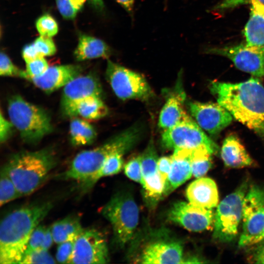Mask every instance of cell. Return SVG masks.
I'll return each mask as SVG.
<instances>
[{
  "label": "cell",
  "instance_id": "40",
  "mask_svg": "<svg viewBox=\"0 0 264 264\" xmlns=\"http://www.w3.org/2000/svg\"><path fill=\"white\" fill-rule=\"evenodd\" d=\"M58 9L65 19L71 20L74 19L78 11L73 7L70 0H56Z\"/></svg>",
  "mask_w": 264,
  "mask_h": 264
},
{
  "label": "cell",
  "instance_id": "36",
  "mask_svg": "<svg viewBox=\"0 0 264 264\" xmlns=\"http://www.w3.org/2000/svg\"><path fill=\"white\" fill-rule=\"evenodd\" d=\"M49 67L47 62L44 57L39 58L26 63V72L30 78L43 75Z\"/></svg>",
  "mask_w": 264,
  "mask_h": 264
},
{
  "label": "cell",
  "instance_id": "34",
  "mask_svg": "<svg viewBox=\"0 0 264 264\" xmlns=\"http://www.w3.org/2000/svg\"><path fill=\"white\" fill-rule=\"evenodd\" d=\"M36 28L41 36L51 37L58 31V24L55 19L48 14L40 17L36 22Z\"/></svg>",
  "mask_w": 264,
  "mask_h": 264
},
{
  "label": "cell",
  "instance_id": "3",
  "mask_svg": "<svg viewBox=\"0 0 264 264\" xmlns=\"http://www.w3.org/2000/svg\"><path fill=\"white\" fill-rule=\"evenodd\" d=\"M143 131L141 123H136L101 146L79 153L60 178L83 184L99 171L110 156L117 153L125 154L131 150L141 139Z\"/></svg>",
  "mask_w": 264,
  "mask_h": 264
},
{
  "label": "cell",
  "instance_id": "45",
  "mask_svg": "<svg viewBox=\"0 0 264 264\" xmlns=\"http://www.w3.org/2000/svg\"><path fill=\"white\" fill-rule=\"evenodd\" d=\"M54 242L51 226L46 228L42 248L48 250Z\"/></svg>",
  "mask_w": 264,
  "mask_h": 264
},
{
  "label": "cell",
  "instance_id": "9",
  "mask_svg": "<svg viewBox=\"0 0 264 264\" xmlns=\"http://www.w3.org/2000/svg\"><path fill=\"white\" fill-rule=\"evenodd\" d=\"M106 79L119 99L148 100L154 96L146 79L140 74L108 60Z\"/></svg>",
  "mask_w": 264,
  "mask_h": 264
},
{
  "label": "cell",
  "instance_id": "28",
  "mask_svg": "<svg viewBox=\"0 0 264 264\" xmlns=\"http://www.w3.org/2000/svg\"><path fill=\"white\" fill-rule=\"evenodd\" d=\"M212 154L204 149L193 150L191 155L192 175L196 178L204 176L212 167Z\"/></svg>",
  "mask_w": 264,
  "mask_h": 264
},
{
  "label": "cell",
  "instance_id": "7",
  "mask_svg": "<svg viewBox=\"0 0 264 264\" xmlns=\"http://www.w3.org/2000/svg\"><path fill=\"white\" fill-rule=\"evenodd\" d=\"M248 187L246 180L218 205L214 219L213 238L215 240L228 242L236 237L239 224L242 219L243 200Z\"/></svg>",
  "mask_w": 264,
  "mask_h": 264
},
{
  "label": "cell",
  "instance_id": "1",
  "mask_svg": "<svg viewBox=\"0 0 264 264\" xmlns=\"http://www.w3.org/2000/svg\"><path fill=\"white\" fill-rule=\"evenodd\" d=\"M209 88L218 103L264 141V87L257 77L238 83L213 81Z\"/></svg>",
  "mask_w": 264,
  "mask_h": 264
},
{
  "label": "cell",
  "instance_id": "43",
  "mask_svg": "<svg viewBox=\"0 0 264 264\" xmlns=\"http://www.w3.org/2000/svg\"><path fill=\"white\" fill-rule=\"evenodd\" d=\"M253 0H223L214 6L216 11H224L237 6L250 3ZM264 4V0H256Z\"/></svg>",
  "mask_w": 264,
  "mask_h": 264
},
{
  "label": "cell",
  "instance_id": "39",
  "mask_svg": "<svg viewBox=\"0 0 264 264\" xmlns=\"http://www.w3.org/2000/svg\"><path fill=\"white\" fill-rule=\"evenodd\" d=\"M45 229L43 225H38L35 228L29 238L25 253L42 248Z\"/></svg>",
  "mask_w": 264,
  "mask_h": 264
},
{
  "label": "cell",
  "instance_id": "14",
  "mask_svg": "<svg viewBox=\"0 0 264 264\" xmlns=\"http://www.w3.org/2000/svg\"><path fill=\"white\" fill-rule=\"evenodd\" d=\"M187 105L196 122L212 136L218 135L232 121L230 112L218 102L190 101Z\"/></svg>",
  "mask_w": 264,
  "mask_h": 264
},
{
  "label": "cell",
  "instance_id": "29",
  "mask_svg": "<svg viewBox=\"0 0 264 264\" xmlns=\"http://www.w3.org/2000/svg\"><path fill=\"white\" fill-rule=\"evenodd\" d=\"M165 183L157 172L143 178L141 184L146 198L150 202H156L163 197Z\"/></svg>",
  "mask_w": 264,
  "mask_h": 264
},
{
  "label": "cell",
  "instance_id": "5",
  "mask_svg": "<svg viewBox=\"0 0 264 264\" xmlns=\"http://www.w3.org/2000/svg\"><path fill=\"white\" fill-rule=\"evenodd\" d=\"M8 113L10 120L27 143H39L53 131L50 117L46 111L20 95L9 99Z\"/></svg>",
  "mask_w": 264,
  "mask_h": 264
},
{
  "label": "cell",
  "instance_id": "20",
  "mask_svg": "<svg viewBox=\"0 0 264 264\" xmlns=\"http://www.w3.org/2000/svg\"><path fill=\"white\" fill-rule=\"evenodd\" d=\"M220 156L225 166L241 168L253 165L254 161L239 138L235 134L228 135L220 149Z\"/></svg>",
  "mask_w": 264,
  "mask_h": 264
},
{
  "label": "cell",
  "instance_id": "42",
  "mask_svg": "<svg viewBox=\"0 0 264 264\" xmlns=\"http://www.w3.org/2000/svg\"><path fill=\"white\" fill-rule=\"evenodd\" d=\"M14 126L10 120H8L2 114H0V141L5 142L12 134Z\"/></svg>",
  "mask_w": 264,
  "mask_h": 264
},
{
  "label": "cell",
  "instance_id": "33",
  "mask_svg": "<svg viewBox=\"0 0 264 264\" xmlns=\"http://www.w3.org/2000/svg\"><path fill=\"white\" fill-rule=\"evenodd\" d=\"M0 74L2 76L18 77L28 80L26 71L17 67L8 56L3 52L0 55Z\"/></svg>",
  "mask_w": 264,
  "mask_h": 264
},
{
  "label": "cell",
  "instance_id": "46",
  "mask_svg": "<svg viewBox=\"0 0 264 264\" xmlns=\"http://www.w3.org/2000/svg\"><path fill=\"white\" fill-rule=\"evenodd\" d=\"M126 11L131 12L132 9L134 0H116Z\"/></svg>",
  "mask_w": 264,
  "mask_h": 264
},
{
  "label": "cell",
  "instance_id": "23",
  "mask_svg": "<svg viewBox=\"0 0 264 264\" xmlns=\"http://www.w3.org/2000/svg\"><path fill=\"white\" fill-rule=\"evenodd\" d=\"M110 53L109 46L103 41L96 38L82 35L74 51L78 61H84L100 57H107Z\"/></svg>",
  "mask_w": 264,
  "mask_h": 264
},
{
  "label": "cell",
  "instance_id": "15",
  "mask_svg": "<svg viewBox=\"0 0 264 264\" xmlns=\"http://www.w3.org/2000/svg\"><path fill=\"white\" fill-rule=\"evenodd\" d=\"M168 219L187 230L201 232L209 229L214 222L212 209L199 207L190 202L177 201L168 211Z\"/></svg>",
  "mask_w": 264,
  "mask_h": 264
},
{
  "label": "cell",
  "instance_id": "22",
  "mask_svg": "<svg viewBox=\"0 0 264 264\" xmlns=\"http://www.w3.org/2000/svg\"><path fill=\"white\" fill-rule=\"evenodd\" d=\"M185 97V92L180 87L169 97L159 114L158 126L160 128L164 130L168 129L187 115L184 110Z\"/></svg>",
  "mask_w": 264,
  "mask_h": 264
},
{
  "label": "cell",
  "instance_id": "41",
  "mask_svg": "<svg viewBox=\"0 0 264 264\" xmlns=\"http://www.w3.org/2000/svg\"><path fill=\"white\" fill-rule=\"evenodd\" d=\"M172 164V155L164 156L158 158L157 169L164 183H165L170 173Z\"/></svg>",
  "mask_w": 264,
  "mask_h": 264
},
{
  "label": "cell",
  "instance_id": "25",
  "mask_svg": "<svg viewBox=\"0 0 264 264\" xmlns=\"http://www.w3.org/2000/svg\"><path fill=\"white\" fill-rule=\"evenodd\" d=\"M69 135L71 144L80 146L91 144L96 139L97 133L88 121L75 117L70 123Z\"/></svg>",
  "mask_w": 264,
  "mask_h": 264
},
{
  "label": "cell",
  "instance_id": "35",
  "mask_svg": "<svg viewBox=\"0 0 264 264\" xmlns=\"http://www.w3.org/2000/svg\"><path fill=\"white\" fill-rule=\"evenodd\" d=\"M125 175L131 179L140 183L143 182L141 155L130 159L124 166Z\"/></svg>",
  "mask_w": 264,
  "mask_h": 264
},
{
  "label": "cell",
  "instance_id": "10",
  "mask_svg": "<svg viewBox=\"0 0 264 264\" xmlns=\"http://www.w3.org/2000/svg\"><path fill=\"white\" fill-rule=\"evenodd\" d=\"M243 228L239 245H250L264 226V186H251L244 198Z\"/></svg>",
  "mask_w": 264,
  "mask_h": 264
},
{
  "label": "cell",
  "instance_id": "30",
  "mask_svg": "<svg viewBox=\"0 0 264 264\" xmlns=\"http://www.w3.org/2000/svg\"><path fill=\"white\" fill-rule=\"evenodd\" d=\"M22 197L7 171L3 166L0 173V206Z\"/></svg>",
  "mask_w": 264,
  "mask_h": 264
},
{
  "label": "cell",
  "instance_id": "27",
  "mask_svg": "<svg viewBox=\"0 0 264 264\" xmlns=\"http://www.w3.org/2000/svg\"><path fill=\"white\" fill-rule=\"evenodd\" d=\"M108 109L102 98L93 97L80 104L76 110V116L89 120H96L105 116Z\"/></svg>",
  "mask_w": 264,
  "mask_h": 264
},
{
  "label": "cell",
  "instance_id": "2",
  "mask_svg": "<svg viewBox=\"0 0 264 264\" xmlns=\"http://www.w3.org/2000/svg\"><path fill=\"white\" fill-rule=\"evenodd\" d=\"M51 202L33 203L7 214L0 224V264H20L32 233L50 211Z\"/></svg>",
  "mask_w": 264,
  "mask_h": 264
},
{
  "label": "cell",
  "instance_id": "32",
  "mask_svg": "<svg viewBox=\"0 0 264 264\" xmlns=\"http://www.w3.org/2000/svg\"><path fill=\"white\" fill-rule=\"evenodd\" d=\"M55 259L47 250L39 248L25 252L20 264H55Z\"/></svg>",
  "mask_w": 264,
  "mask_h": 264
},
{
  "label": "cell",
  "instance_id": "4",
  "mask_svg": "<svg viewBox=\"0 0 264 264\" xmlns=\"http://www.w3.org/2000/svg\"><path fill=\"white\" fill-rule=\"evenodd\" d=\"M56 164L54 152L51 148H46L16 153L3 167L22 197L38 189Z\"/></svg>",
  "mask_w": 264,
  "mask_h": 264
},
{
  "label": "cell",
  "instance_id": "17",
  "mask_svg": "<svg viewBox=\"0 0 264 264\" xmlns=\"http://www.w3.org/2000/svg\"><path fill=\"white\" fill-rule=\"evenodd\" d=\"M82 66L66 65L49 67L41 76L30 78L36 87L47 94L64 88L76 77L81 75Z\"/></svg>",
  "mask_w": 264,
  "mask_h": 264
},
{
  "label": "cell",
  "instance_id": "8",
  "mask_svg": "<svg viewBox=\"0 0 264 264\" xmlns=\"http://www.w3.org/2000/svg\"><path fill=\"white\" fill-rule=\"evenodd\" d=\"M161 143L166 149H204L212 154H218L219 146L209 138L202 129L188 114L174 126L164 130Z\"/></svg>",
  "mask_w": 264,
  "mask_h": 264
},
{
  "label": "cell",
  "instance_id": "16",
  "mask_svg": "<svg viewBox=\"0 0 264 264\" xmlns=\"http://www.w3.org/2000/svg\"><path fill=\"white\" fill-rule=\"evenodd\" d=\"M140 261L142 264H184L182 245L173 241L150 242L143 249Z\"/></svg>",
  "mask_w": 264,
  "mask_h": 264
},
{
  "label": "cell",
  "instance_id": "31",
  "mask_svg": "<svg viewBox=\"0 0 264 264\" xmlns=\"http://www.w3.org/2000/svg\"><path fill=\"white\" fill-rule=\"evenodd\" d=\"M157 152L152 139L141 154V162L143 178L156 173L158 160Z\"/></svg>",
  "mask_w": 264,
  "mask_h": 264
},
{
  "label": "cell",
  "instance_id": "11",
  "mask_svg": "<svg viewBox=\"0 0 264 264\" xmlns=\"http://www.w3.org/2000/svg\"><path fill=\"white\" fill-rule=\"evenodd\" d=\"M63 89L61 100V110L63 116L73 118L76 116L78 105L93 97L102 98L103 90L97 77L92 74L80 75Z\"/></svg>",
  "mask_w": 264,
  "mask_h": 264
},
{
  "label": "cell",
  "instance_id": "13",
  "mask_svg": "<svg viewBox=\"0 0 264 264\" xmlns=\"http://www.w3.org/2000/svg\"><path fill=\"white\" fill-rule=\"evenodd\" d=\"M107 242L94 228L83 229L76 239L70 264H105L109 261Z\"/></svg>",
  "mask_w": 264,
  "mask_h": 264
},
{
  "label": "cell",
  "instance_id": "44",
  "mask_svg": "<svg viewBox=\"0 0 264 264\" xmlns=\"http://www.w3.org/2000/svg\"><path fill=\"white\" fill-rule=\"evenodd\" d=\"M22 56L25 63L43 57L38 52L34 43L27 44L23 48Z\"/></svg>",
  "mask_w": 264,
  "mask_h": 264
},
{
  "label": "cell",
  "instance_id": "48",
  "mask_svg": "<svg viewBox=\"0 0 264 264\" xmlns=\"http://www.w3.org/2000/svg\"><path fill=\"white\" fill-rule=\"evenodd\" d=\"M73 7L78 12L83 6L86 0H70Z\"/></svg>",
  "mask_w": 264,
  "mask_h": 264
},
{
  "label": "cell",
  "instance_id": "12",
  "mask_svg": "<svg viewBox=\"0 0 264 264\" xmlns=\"http://www.w3.org/2000/svg\"><path fill=\"white\" fill-rule=\"evenodd\" d=\"M205 52L226 57L239 69L256 77H264V48L245 44L207 48Z\"/></svg>",
  "mask_w": 264,
  "mask_h": 264
},
{
  "label": "cell",
  "instance_id": "19",
  "mask_svg": "<svg viewBox=\"0 0 264 264\" xmlns=\"http://www.w3.org/2000/svg\"><path fill=\"white\" fill-rule=\"evenodd\" d=\"M186 195L191 203L208 209L215 207L219 201L217 185L213 179L207 177L198 178L191 183Z\"/></svg>",
  "mask_w": 264,
  "mask_h": 264
},
{
  "label": "cell",
  "instance_id": "47",
  "mask_svg": "<svg viewBox=\"0 0 264 264\" xmlns=\"http://www.w3.org/2000/svg\"><path fill=\"white\" fill-rule=\"evenodd\" d=\"M263 241H264V226L260 234L252 240L250 245L258 243Z\"/></svg>",
  "mask_w": 264,
  "mask_h": 264
},
{
  "label": "cell",
  "instance_id": "21",
  "mask_svg": "<svg viewBox=\"0 0 264 264\" xmlns=\"http://www.w3.org/2000/svg\"><path fill=\"white\" fill-rule=\"evenodd\" d=\"M250 17L243 30L246 44L264 48V4L253 0Z\"/></svg>",
  "mask_w": 264,
  "mask_h": 264
},
{
  "label": "cell",
  "instance_id": "26",
  "mask_svg": "<svg viewBox=\"0 0 264 264\" xmlns=\"http://www.w3.org/2000/svg\"><path fill=\"white\" fill-rule=\"evenodd\" d=\"M123 155L121 153H117L110 156L95 175L81 184L83 189L88 190L100 178L118 173L123 166Z\"/></svg>",
  "mask_w": 264,
  "mask_h": 264
},
{
  "label": "cell",
  "instance_id": "37",
  "mask_svg": "<svg viewBox=\"0 0 264 264\" xmlns=\"http://www.w3.org/2000/svg\"><path fill=\"white\" fill-rule=\"evenodd\" d=\"M75 240L66 241L59 244L56 254V260L58 263H71Z\"/></svg>",
  "mask_w": 264,
  "mask_h": 264
},
{
  "label": "cell",
  "instance_id": "49",
  "mask_svg": "<svg viewBox=\"0 0 264 264\" xmlns=\"http://www.w3.org/2000/svg\"><path fill=\"white\" fill-rule=\"evenodd\" d=\"M95 6L98 8H102L103 6V0H90Z\"/></svg>",
  "mask_w": 264,
  "mask_h": 264
},
{
  "label": "cell",
  "instance_id": "24",
  "mask_svg": "<svg viewBox=\"0 0 264 264\" xmlns=\"http://www.w3.org/2000/svg\"><path fill=\"white\" fill-rule=\"evenodd\" d=\"M50 226L54 241L58 244L75 240L83 230L79 217L76 216H67Z\"/></svg>",
  "mask_w": 264,
  "mask_h": 264
},
{
  "label": "cell",
  "instance_id": "18",
  "mask_svg": "<svg viewBox=\"0 0 264 264\" xmlns=\"http://www.w3.org/2000/svg\"><path fill=\"white\" fill-rule=\"evenodd\" d=\"M174 151L171 169L165 183L163 197L171 194L193 175L191 166L193 150L178 149Z\"/></svg>",
  "mask_w": 264,
  "mask_h": 264
},
{
  "label": "cell",
  "instance_id": "6",
  "mask_svg": "<svg viewBox=\"0 0 264 264\" xmlns=\"http://www.w3.org/2000/svg\"><path fill=\"white\" fill-rule=\"evenodd\" d=\"M102 214L111 225L115 243L123 247L132 239L139 222V209L133 198L128 193L115 194Z\"/></svg>",
  "mask_w": 264,
  "mask_h": 264
},
{
  "label": "cell",
  "instance_id": "38",
  "mask_svg": "<svg viewBox=\"0 0 264 264\" xmlns=\"http://www.w3.org/2000/svg\"><path fill=\"white\" fill-rule=\"evenodd\" d=\"M33 43L38 52L43 57L53 55L56 52V46L51 37L40 36Z\"/></svg>",
  "mask_w": 264,
  "mask_h": 264
}]
</instances>
